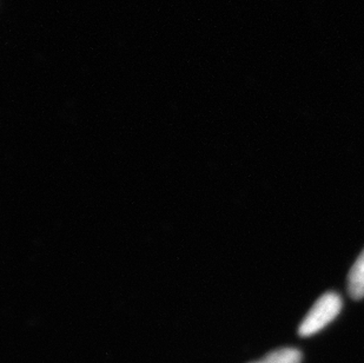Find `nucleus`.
<instances>
[{
	"instance_id": "f03ea898",
	"label": "nucleus",
	"mask_w": 364,
	"mask_h": 363,
	"mask_svg": "<svg viewBox=\"0 0 364 363\" xmlns=\"http://www.w3.org/2000/svg\"><path fill=\"white\" fill-rule=\"evenodd\" d=\"M348 293L356 301L364 298V249L348 275Z\"/></svg>"
},
{
	"instance_id": "7ed1b4c3",
	"label": "nucleus",
	"mask_w": 364,
	"mask_h": 363,
	"mask_svg": "<svg viewBox=\"0 0 364 363\" xmlns=\"http://www.w3.org/2000/svg\"><path fill=\"white\" fill-rule=\"evenodd\" d=\"M302 354L295 348H281L269 353L261 361L254 363H301Z\"/></svg>"
},
{
	"instance_id": "f257e3e1",
	"label": "nucleus",
	"mask_w": 364,
	"mask_h": 363,
	"mask_svg": "<svg viewBox=\"0 0 364 363\" xmlns=\"http://www.w3.org/2000/svg\"><path fill=\"white\" fill-rule=\"evenodd\" d=\"M342 305L343 302L340 295L333 291L320 296L299 325V335L308 337L326 328L340 314Z\"/></svg>"
}]
</instances>
